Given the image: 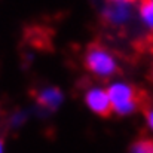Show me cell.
<instances>
[{
    "label": "cell",
    "instance_id": "30bf717a",
    "mask_svg": "<svg viewBox=\"0 0 153 153\" xmlns=\"http://www.w3.org/2000/svg\"><path fill=\"white\" fill-rule=\"evenodd\" d=\"M0 153H3V143H1V140H0Z\"/></svg>",
    "mask_w": 153,
    "mask_h": 153
},
{
    "label": "cell",
    "instance_id": "7a4b0ae2",
    "mask_svg": "<svg viewBox=\"0 0 153 153\" xmlns=\"http://www.w3.org/2000/svg\"><path fill=\"white\" fill-rule=\"evenodd\" d=\"M107 94L111 102V110L117 114H129L141 102V98L135 88L126 83H113L107 89Z\"/></svg>",
    "mask_w": 153,
    "mask_h": 153
},
{
    "label": "cell",
    "instance_id": "277c9868",
    "mask_svg": "<svg viewBox=\"0 0 153 153\" xmlns=\"http://www.w3.org/2000/svg\"><path fill=\"white\" fill-rule=\"evenodd\" d=\"M62 100V95L58 89H45L39 94L37 101L46 108H55Z\"/></svg>",
    "mask_w": 153,
    "mask_h": 153
},
{
    "label": "cell",
    "instance_id": "6da1fadb",
    "mask_svg": "<svg viewBox=\"0 0 153 153\" xmlns=\"http://www.w3.org/2000/svg\"><path fill=\"white\" fill-rule=\"evenodd\" d=\"M85 65L92 74L98 77H110L117 73V62L113 53L98 43H94L88 48L85 55Z\"/></svg>",
    "mask_w": 153,
    "mask_h": 153
},
{
    "label": "cell",
    "instance_id": "8fae6325",
    "mask_svg": "<svg viewBox=\"0 0 153 153\" xmlns=\"http://www.w3.org/2000/svg\"><path fill=\"white\" fill-rule=\"evenodd\" d=\"M152 79H153V70H152Z\"/></svg>",
    "mask_w": 153,
    "mask_h": 153
},
{
    "label": "cell",
    "instance_id": "3957f363",
    "mask_svg": "<svg viewBox=\"0 0 153 153\" xmlns=\"http://www.w3.org/2000/svg\"><path fill=\"white\" fill-rule=\"evenodd\" d=\"M85 100H86L88 107L100 116H107L111 111V102L108 98V94L101 88L89 89L85 95Z\"/></svg>",
    "mask_w": 153,
    "mask_h": 153
},
{
    "label": "cell",
    "instance_id": "ba28073f",
    "mask_svg": "<svg viewBox=\"0 0 153 153\" xmlns=\"http://www.w3.org/2000/svg\"><path fill=\"white\" fill-rule=\"evenodd\" d=\"M146 119H147L149 126L153 129V107H149V108L146 110Z\"/></svg>",
    "mask_w": 153,
    "mask_h": 153
},
{
    "label": "cell",
    "instance_id": "9c48e42d",
    "mask_svg": "<svg viewBox=\"0 0 153 153\" xmlns=\"http://www.w3.org/2000/svg\"><path fill=\"white\" fill-rule=\"evenodd\" d=\"M111 1H116V3H131V1H135V0H111Z\"/></svg>",
    "mask_w": 153,
    "mask_h": 153
},
{
    "label": "cell",
    "instance_id": "5b68a950",
    "mask_svg": "<svg viewBox=\"0 0 153 153\" xmlns=\"http://www.w3.org/2000/svg\"><path fill=\"white\" fill-rule=\"evenodd\" d=\"M140 16L143 22L153 30V0H143L140 4Z\"/></svg>",
    "mask_w": 153,
    "mask_h": 153
},
{
    "label": "cell",
    "instance_id": "8992f818",
    "mask_svg": "<svg viewBox=\"0 0 153 153\" xmlns=\"http://www.w3.org/2000/svg\"><path fill=\"white\" fill-rule=\"evenodd\" d=\"M108 19H111L113 22H122L123 19H126L128 16V9L125 7V4H117V7H111L108 12Z\"/></svg>",
    "mask_w": 153,
    "mask_h": 153
},
{
    "label": "cell",
    "instance_id": "52a82bcc",
    "mask_svg": "<svg viewBox=\"0 0 153 153\" xmlns=\"http://www.w3.org/2000/svg\"><path fill=\"white\" fill-rule=\"evenodd\" d=\"M129 153H153V141L152 140H138L134 143Z\"/></svg>",
    "mask_w": 153,
    "mask_h": 153
}]
</instances>
